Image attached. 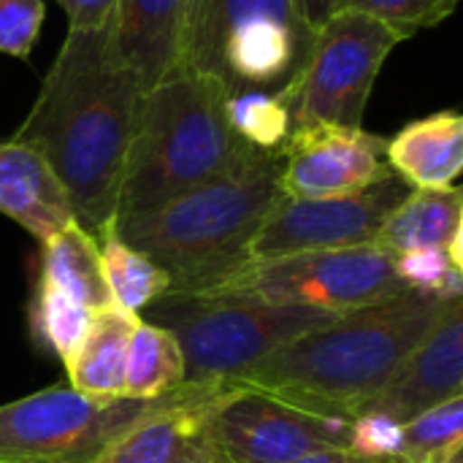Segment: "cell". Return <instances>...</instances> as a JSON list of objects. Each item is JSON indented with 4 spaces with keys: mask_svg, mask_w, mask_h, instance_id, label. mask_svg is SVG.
Wrapping results in <instances>:
<instances>
[{
    "mask_svg": "<svg viewBox=\"0 0 463 463\" xmlns=\"http://www.w3.org/2000/svg\"><path fill=\"white\" fill-rule=\"evenodd\" d=\"M404 38L396 27L355 8H342L323 22L315 30L301 76L282 90L293 130L304 125L361 128L374 79Z\"/></svg>",
    "mask_w": 463,
    "mask_h": 463,
    "instance_id": "cell-8",
    "label": "cell"
},
{
    "mask_svg": "<svg viewBox=\"0 0 463 463\" xmlns=\"http://www.w3.org/2000/svg\"><path fill=\"white\" fill-rule=\"evenodd\" d=\"M68 16V30H92L106 24L114 11L117 0H57Z\"/></svg>",
    "mask_w": 463,
    "mask_h": 463,
    "instance_id": "cell-30",
    "label": "cell"
},
{
    "mask_svg": "<svg viewBox=\"0 0 463 463\" xmlns=\"http://www.w3.org/2000/svg\"><path fill=\"white\" fill-rule=\"evenodd\" d=\"M456 3L458 0H347L345 8L364 11L410 38L415 30L445 22L456 11Z\"/></svg>",
    "mask_w": 463,
    "mask_h": 463,
    "instance_id": "cell-27",
    "label": "cell"
},
{
    "mask_svg": "<svg viewBox=\"0 0 463 463\" xmlns=\"http://www.w3.org/2000/svg\"><path fill=\"white\" fill-rule=\"evenodd\" d=\"M144 92L117 49L114 16L92 30H68L14 136L52 165L76 222L95 239L114 228Z\"/></svg>",
    "mask_w": 463,
    "mask_h": 463,
    "instance_id": "cell-1",
    "label": "cell"
},
{
    "mask_svg": "<svg viewBox=\"0 0 463 463\" xmlns=\"http://www.w3.org/2000/svg\"><path fill=\"white\" fill-rule=\"evenodd\" d=\"M225 100L220 81L190 71L144 92L117 217L155 209L260 155L233 133Z\"/></svg>",
    "mask_w": 463,
    "mask_h": 463,
    "instance_id": "cell-4",
    "label": "cell"
},
{
    "mask_svg": "<svg viewBox=\"0 0 463 463\" xmlns=\"http://www.w3.org/2000/svg\"><path fill=\"white\" fill-rule=\"evenodd\" d=\"M0 214L19 222L41 244L76 222L68 193L52 165L16 138L0 141Z\"/></svg>",
    "mask_w": 463,
    "mask_h": 463,
    "instance_id": "cell-16",
    "label": "cell"
},
{
    "mask_svg": "<svg viewBox=\"0 0 463 463\" xmlns=\"http://www.w3.org/2000/svg\"><path fill=\"white\" fill-rule=\"evenodd\" d=\"M214 431L228 463H290L317 450L347 448L350 420L233 385L217 404Z\"/></svg>",
    "mask_w": 463,
    "mask_h": 463,
    "instance_id": "cell-11",
    "label": "cell"
},
{
    "mask_svg": "<svg viewBox=\"0 0 463 463\" xmlns=\"http://www.w3.org/2000/svg\"><path fill=\"white\" fill-rule=\"evenodd\" d=\"M404 448V426L380 410H366L353 418L347 450L366 461H393Z\"/></svg>",
    "mask_w": 463,
    "mask_h": 463,
    "instance_id": "cell-28",
    "label": "cell"
},
{
    "mask_svg": "<svg viewBox=\"0 0 463 463\" xmlns=\"http://www.w3.org/2000/svg\"><path fill=\"white\" fill-rule=\"evenodd\" d=\"M138 323L141 317L119 304L92 312L79 350L65 364L68 385L98 402L125 399L128 347Z\"/></svg>",
    "mask_w": 463,
    "mask_h": 463,
    "instance_id": "cell-18",
    "label": "cell"
},
{
    "mask_svg": "<svg viewBox=\"0 0 463 463\" xmlns=\"http://www.w3.org/2000/svg\"><path fill=\"white\" fill-rule=\"evenodd\" d=\"M293 3L312 30H317L323 22H328L336 11L347 5V0H293Z\"/></svg>",
    "mask_w": 463,
    "mask_h": 463,
    "instance_id": "cell-31",
    "label": "cell"
},
{
    "mask_svg": "<svg viewBox=\"0 0 463 463\" xmlns=\"http://www.w3.org/2000/svg\"><path fill=\"white\" fill-rule=\"evenodd\" d=\"M152 312L184 355V383L228 388L293 339L336 320L334 312L279 307L247 296H163Z\"/></svg>",
    "mask_w": 463,
    "mask_h": 463,
    "instance_id": "cell-6",
    "label": "cell"
},
{
    "mask_svg": "<svg viewBox=\"0 0 463 463\" xmlns=\"http://www.w3.org/2000/svg\"><path fill=\"white\" fill-rule=\"evenodd\" d=\"M190 0H117L114 41L144 90L182 71V41Z\"/></svg>",
    "mask_w": 463,
    "mask_h": 463,
    "instance_id": "cell-15",
    "label": "cell"
},
{
    "mask_svg": "<svg viewBox=\"0 0 463 463\" xmlns=\"http://www.w3.org/2000/svg\"><path fill=\"white\" fill-rule=\"evenodd\" d=\"M225 391L184 383L163 407L125 429L95 463H228L214 431Z\"/></svg>",
    "mask_w": 463,
    "mask_h": 463,
    "instance_id": "cell-13",
    "label": "cell"
},
{
    "mask_svg": "<svg viewBox=\"0 0 463 463\" xmlns=\"http://www.w3.org/2000/svg\"><path fill=\"white\" fill-rule=\"evenodd\" d=\"M404 290L393 271V255L377 247H350L247 260L201 296H247L279 307L347 315L396 298Z\"/></svg>",
    "mask_w": 463,
    "mask_h": 463,
    "instance_id": "cell-7",
    "label": "cell"
},
{
    "mask_svg": "<svg viewBox=\"0 0 463 463\" xmlns=\"http://www.w3.org/2000/svg\"><path fill=\"white\" fill-rule=\"evenodd\" d=\"M225 114L233 133L260 152H282L293 133V114L285 92H228Z\"/></svg>",
    "mask_w": 463,
    "mask_h": 463,
    "instance_id": "cell-23",
    "label": "cell"
},
{
    "mask_svg": "<svg viewBox=\"0 0 463 463\" xmlns=\"http://www.w3.org/2000/svg\"><path fill=\"white\" fill-rule=\"evenodd\" d=\"M312 38L293 0H190L182 71L228 92H282L301 76Z\"/></svg>",
    "mask_w": 463,
    "mask_h": 463,
    "instance_id": "cell-5",
    "label": "cell"
},
{
    "mask_svg": "<svg viewBox=\"0 0 463 463\" xmlns=\"http://www.w3.org/2000/svg\"><path fill=\"white\" fill-rule=\"evenodd\" d=\"M290 463H385V461H366V458H358L353 456L347 448H334V450H317V453H309V456H301Z\"/></svg>",
    "mask_w": 463,
    "mask_h": 463,
    "instance_id": "cell-32",
    "label": "cell"
},
{
    "mask_svg": "<svg viewBox=\"0 0 463 463\" xmlns=\"http://www.w3.org/2000/svg\"><path fill=\"white\" fill-rule=\"evenodd\" d=\"M90 315L92 312L84 304H79L76 298H71L68 293L38 282V290L33 298V312H30L33 334L62 364H68L73 358V353L79 350V345L87 334V326H90Z\"/></svg>",
    "mask_w": 463,
    "mask_h": 463,
    "instance_id": "cell-24",
    "label": "cell"
},
{
    "mask_svg": "<svg viewBox=\"0 0 463 463\" xmlns=\"http://www.w3.org/2000/svg\"><path fill=\"white\" fill-rule=\"evenodd\" d=\"M437 463H463V439L458 445H453Z\"/></svg>",
    "mask_w": 463,
    "mask_h": 463,
    "instance_id": "cell-33",
    "label": "cell"
},
{
    "mask_svg": "<svg viewBox=\"0 0 463 463\" xmlns=\"http://www.w3.org/2000/svg\"><path fill=\"white\" fill-rule=\"evenodd\" d=\"M463 439V396L442 402L404 423V463H437Z\"/></svg>",
    "mask_w": 463,
    "mask_h": 463,
    "instance_id": "cell-25",
    "label": "cell"
},
{
    "mask_svg": "<svg viewBox=\"0 0 463 463\" xmlns=\"http://www.w3.org/2000/svg\"><path fill=\"white\" fill-rule=\"evenodd\" d=\"M458 231H463V193L456 184L439 190H410V195L383 222L374 247L388 255L423 247L445 250Z\"/></svg>",
    "mask_w": 463,
    "mask_h": 463,
    "instance_id": "cell-19",
    "label": "cell"
},
{
    "mask_svg": "<svg viewBox=\"0 0 463 463\" xmlns=\"http://www.w3.org/2000/svg\"><path fill=\"white\" fill-rule=\"evenodd\" d=\"M279 171V152H260L155 209L117 217L114 233L168 274L165 296L209 293L250 260V244L282 195Z\"/></svg>",
    "mask_w": 463,
    "mask_h": 463,
    "instance_id": "cell-3",
    "label": "cell"
},
{
    "mask_svg": "<svg viewBox=\"0 0 463 463\" xmlns=\"http://www.w3.org/2000/svg\"><path fill=\"white\" fill-rule=\"evenodd\" d=\"M43 0H0V54L27 60L43 27Z\"/></svg>",
    "mask_w": 463,
    "mask_h": 463,
    "instance_id": "cell-29",
    "label": "cell"
},
{
    "mask_svg": "<svg viewBox=\"0 0 463 463\" xmlns=\"http://www.w3.org/2000/svg\"><path fill=\"white\" fill-rule=\"evenodd\" d=\"M385 138L350 125H304L282 146L279 187L293 198L350 195L385 179Z\"/></svg>",
    "mask_w": 463,
    "mask_h": 463,
    "instance_id": "cell-12",
    "label": "cell"
},
{
    "mask_svg": "<svg viewBox=\"0 0 463 463\" xmlns=\"http://www.w3.org/2000/svg\"><path fill=\"white\" fill-rule=\"evenodd\" d=\"M184 385V355L176 336L155 323H138L125 366V399L155 402Z\"/></svg>",
    "mask_w": 463,
    "mask_h": 463,
    "instance_id": "cell-21",
    "label": "cell"
},
{
    "mask_svg": "<svg viewBox=\"0 0 463 463\" xmlns=\"http://www.w3.org/2000/svg\"><path fill=\"white\" fill-rule=\"evenodd\" d=\"M38 282L68 293L90 312L117 304L103 274L98 239L87 233L79 222L65 225L43 241Z\"/></svg>",
    "mask_w": 463,
    "mask_h": 463,
    "instance_id": "cell-20",
    "label": "cell"
},
{
    "mask_svg": "<svg viewBox=\"0 0 463 463\" xmlns=\"http://www.w3.org/2000/svg\"><path fill=\"white\" fill-rule=\"evenodd\" d=\"M450 304L404 290L383 304L339 315L255 364L228 388H252L307 412L353 423L431 334Z\"/></svg>",
    "mask_w": 463,
    "mask_h": 463,
    "instance_id": "cell-2",
    "label": "cell"
},
{
    "mask_svg": "<svg viewBox=\"0 0 463 463\" xmlns=\"http://www.w3.org/2000/svg\"><path fill=\"white\" fill-rule=\"evenodd\" d=\"M393 271L399 282L420 296L456 301L463 296V271L456 269L442 247L407 250L393 255Z\"/></svg>",
    "mask_w": 463,
    "mask_h": 463,
    "instance_id": "cell-26",
    "label": "cell"
},
{
    "mask_svg": "<svg viewBox=\"0 0 463 463\" xmlns=\"http://www.w3.org/2000/svg\"><path fill=\"white\" fill-rule=\"evenodd\" d=\"M98 247H100V263H103L109 290L122 309L138 315L141 309L152 307L168 293L171 288L168 274L157 263H152L146 255L128 247L114 233V228L98 239Z\"/></svg>",
    "mask_w": 463,
    "mask_h": 463,
    "instance_id": "cell-22",
    "label": "cell"
},
{
    "mask_svg": "<svg viewBox=\"0 0 463 463\" xmlns=\"http://www.w3.org/2000/svg\"><path fill=\"white\" fill-rule=\"evenodd\" d=\"M399 174H388L372 187L334 198L279 195L250 244V260H269L298 252L374 247L388 214L410 195Z\"/></svg>",
    "mask_w": 463,
    "mask_h": 463,
    "instance_id": "cell-10",
    "label": "cell"
},
{
    "mask_svg": "<svg viewBox=\"0 0 463 463\" xmlns=\"http://www.w3.org/2000/svg\"><path fill=\"white\" fill-rule=\"evenodd\" d=\"M385 160L412 190L453 187L463 168V117L448 109L410 122L385 144Z\"/></svg>",
    "mask_w": 463,
    "mask_h": 463,
    "instance_id": "cell-17",
    "label": "cell"
},
{
    "mask_svg": "<svg viewBox=\"0 0 463 463\" xmlns=\"http://www.w3.org/2000/svg\"><path fill=\"white\" fill-rule=\"evenodd\" d=\"M463 393V304L453 301L431 334L402 364L369 410L410 423L420 412Z\"/></svg>",
    "mask_w": 463,
    "mask_h": 463,
    "instance_id": "cell-14",
    "label": "cell"
},
{
    "mask_svg": "<svg viewBox=\"0 0 463 463\" xmlns=\"http://www.w3.org/2000/svg\"><path fill=\"white\" fill-rule=\"evenodd\" d=\"M168 399L98 402L65 383L0 404V463H95L125 429Z\"/></svg>",
    "mask_w": 463,
    "mask_h": 463,
    "instance_id": "cell-9",
    "label": "cell"
},
{
    "mask_svg": "<svg viewBox=\"0 0 463 463\" xmlns=\"http://www.w3.org/2000/svg\"><path fill=\"white\" fill-rule=\"evenodd\" d=\"M385 463H404L402 458H393V461H385Z\"/></svg>",
    "mask_w": 463,
    "mask_h": 463,
    "instance_id": "cell-34",
    "label": "cell"
}]
</instances>
